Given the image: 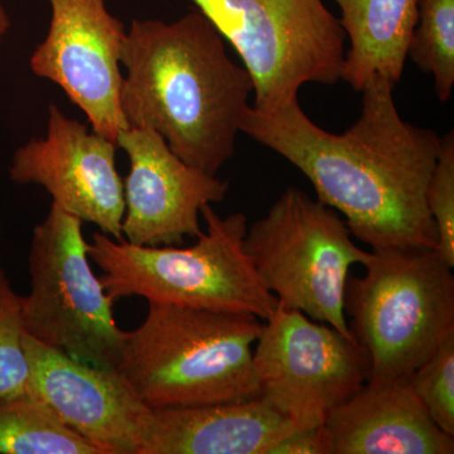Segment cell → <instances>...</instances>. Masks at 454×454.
I'll use <instances>...</instances> for the list:
<instances>
[{"label": "cell", "instance_id": "obj_2", "mask_svg": "<svg viewBox=\"0 0 454 454\" xmlns=\"http://www.w3.org/2000/svg\"><path fill=\"white\" fill-rule=\"evenodd\" d=\"M201 12L175 22L134 20L121 50L129 127L157 131L188 166L217 176L235 154L254 83Z\"/></svg>", "mask_w": 454, "mask_h": 454}, {"label": "cell", "instance_id": "obj_11", "mask_svg": "<svg viewBox=\"0 0 454 454\" xmlns=\"http://www.w3.org/2000/svg\"><path fill=\"white\" fill-rule=\"evenodd\" d=\"M116 146L51 104L46 137L29 139L14 152L9 177L43 187L59 208L122 240L124 182L116 169Z\"/></svg>", "mask_w": 454, "mask_h": 454}, {"label": "cell", "instance_id": "obj_5", "mask_svg": "<svg viewBox=\"0 0 454 454\" xmlns=\"http://www.w3.org/2000/svg\"><path fill=\"white\" fill-rule=\"evenodd\" d=\"M364 267L348 277L345 313L370 379L411 375L454 333L453 269L437 249L372 250Z\"/></svg>", "mask_w": 454, "mask_h": 454}, {"label": "cell", "instance_id": "obj_3", "mask_svg": "<svg viewBox=\"0 0 454 454\" xmlns=\"http://www.w3.org/2000/svg\"><path fill=\"white\" fill-rule=\"evenodd\" d=\"M258 317L149 301L125 333L119 372L152 409L191 408L262 396L254 369Z\"/></svg>", "mask_w": 454, "mask_h": 454}, {"label": "cell", "instance_id": "obj_20", "mask_svg": "<svg viewBox=\"0 0 454 454\" xmlns=\"http://www.w3.org/2000/svg\"><path fill=\"white\" fill-rule=\"evenodd\" d=\"M411 381L433 422L454 437V333L411 373Z\"/></svg>", "mask_w": 454, "mask_h": 454}, {"label": "cell", "instance_id": "obj_17", "mask_svg": "<svg viewBox=\"0 0 454 454\" xmlns=\"http://www.w3.org/2000/svg\"><path fill=\"white\" fill-rule=\"evenodd\" d=\"M0 454H103L32 391L0 397Z\"/></svg>", "mask_w": 454, "mask_h": 454}, {"label": "cell", "instance_id": "obj_18", "mask_svg": "<svg viewBox=\"0 0 454 454\" xmlns=\"http://www.w3.org/2000/svg\"><path fill=\"white\" fill-rule=\"evenodd\" d=\"M408 57L433 74L439 100L447 101L454 86V0H419Z\"/></svg>", "mask_w": 454, "mask_h": 454}, {"label": "cell", "instance_id": "obj_6", "mask_svg": "<svg viewBox=\"0 0 454 454\" xmlns=\"http://www.w3.org/2000/svg\"><path fill=\"white\" fill-rule=\"evenodd\" d=\"M243 61L253 109L276 113L306 83L342 80L346 35L324 0H191Z\"/></svg>", "mask_w": 454, "mask_h": 454}, {"label": "cell", "instance_id": "obj_23", "mask_svg": "<svg viewBox=\"0 0 454 454\" xmlns=\"http://www.w3.org/2000/svg\"><path fill=\"white\" fill-rule=\"evenodd\" d=\"M11 27L12 20L9 17L7 8L4 7L2 0H0V46H2L3 41H4L5 35H8Z\"/></svg>", "mask_w": 454, "mask_h": 454}, {"label": "cell", "instance_id": "obj_14", "mask_svg": "<svg viewBox=\"0 0 454 454\" xmlns=\"http://www.w3.org/2000/svg\"><path fill=\"white\" fill-rule=\"evenodd\" d=\"M325 426L334 454L454 453V437L433 422L411 375L369 379Z\"/></svg>", "mask_w": 454, "mask_h": 454}, {"label": "cell", "instance_id": "obj_12", "mask_svg": "<svg viewBox=\"0 0 454 454\" xmlns=\"http://www.w3.org/2000/svg\"><path fill=\"white\" fill-rule=\"evenodd\" d=\"M29 391L67 428L103 454H145L154 409L116 369L77 360L26 333Z\"/></svg>", "mask_w": 454, "mask_h": 454}, {"label": "cell", "instance_id": "obj_21", "mask_svg": "<svg viewBox=\"0 0 454 454\" xmlns=\"http://www.w3.org/2000/svg\"><path fill=\"white\" fill-rule=\"evenodd\" d=\"M427 206L437 231V252L454 268V136L442 137L441 152L433 168Z\"/></svg>", "mask_w": 454, "mask_h": 454}, {"label": "cell", "instance_id": "obj_9", "mask_svg": "<svg viewBox=\"0 0 454 454\" xmlns=\"http://www.w3.org/2000/svg\"><path fill=\"white\" fill-rule=\"evenodd\" d=\"M255 343L260 397L298 430L325 426L372 375L369 354L356 340L280 304Z\"/></svg>", "mask_w": 454, "mask_h": 454}, {"label": "cell", "instance_id": "obj_7", "mask_svg": "<svg viewBox=\"0 0 454 454\" xmlns=\"http://www.w3.org/2000/svg\"><path fill=\"white\" fill-rule=\"evenodd\" d=\"M244 249L280 306L355 339L345 313L346 284L352 265L365 264L370 252L354 243L339 212L288 187L247 227Z\"/></svg>", "mask_w": 454, "mask_h": 454}, {"label": "cell", "instance_id": "obj_16", "mask_svg": "<svg viewBox=\"0 0 454 454\" xmlns=\"http://www.w3.org/2000/svg\"><path fill=\"white\" fill-rule=\"evenodd\" d=\"M349 41L342 80L361 91L375 74L400 82L419 14V0H333Z\"/></svg>", "mask_w": 454, "mask_h": 454}, {"label": "cell", "instance_id": "obj_22", "mask_svg": "<svg viewBox=\"0 0 454 454\" xmlns=\"http://www.w3.org/2000/svg\"><path fill=\"white\" fill-rule=\"evenodd\" d=\"M270 454H334L333 438L325 426L295 430L274 446Z\"/></svg>", "mask_w": 454, "mask_h": 454}, {"label": "cell", "instance_id": "obj_19", "mask_svg": "<svg viewBox=\"0 0 454 454\" xmlns=\"http://www.w3.org/2000/svg\"><path fill=\"white\" fill-rule=\"evenodd\" d=\"M25 336L20 295L12 288L7 273L0 267V397L29 391L31 365Z\"/></svg>", "mask_w": 454, "mask_h": 454}, {"label": "cell", "instance_id": "obj_13", "mask_svg": "<svg viewBox=\"0 0 454 454\" xmlns=\"http://www.w3.org/2000/svg\"><path fill=\"white\" fill-rule=\"evenodd\" d=\"M128 154L122 239L140 247H178L201 234L205 205L223 201L229 182L188 166L151 128L128 127L116 137Z\"/></svg>", "mask_w": 454, "mask_h": 454}, {"label": "cell", "instance_id": "obj_1", "mask_svg": "<svg viewBox=\"0 0 454 454\" xmlns=\"http://www.w3.org/2000/svg\"><path fill=\"white\" fill-rule=\"evenodd\" d=\"M394 88L387 77H370L360 118L340 134L310 121L298 100L271 114L250 107L241 131L297 167L317 200L372 252L437 249L427 188L442 138L403 121Z\"/></svg>", "mask_w": 454, "mask_h": 454}, {"label": "cell", "instance_id": "obj_15", "mask_svg": "<svg viewBox=\"0 0 454 454\" xmlns=\"http://www.w3.org/2000/svg\"><path fill=\"white\" fill-rule=\"evenodd\" d=\"M298 430L262 397L191 408L154 409L145 454H270Z\"/></svg>", "mask_w": 454, "mask_h": 454}, {"label": "cell", "instance_id": "obj_10", "mask_svg": "<svg viewBox=\"0 0 454 454\" xmlns=\"http://www.w3.org/2000/svg\"><path fill=\"white\" fill-rule=\"evenodd\" d=\"M46 38L33 51L35 76L64 90L88 116L92 130L116 142L129 127L121 110L124 25L106 0H49Z\"/></svg>", "mask_w": 454, "mask_h": 454}, {"label": "cell", "instance_id": "obj_8", "mask_svg": "<svg viewBox=\"0 0 454 454\" xmlns=\"http://www.w3.org/2000/svg\"><path fill=\"white\" fill-rule=\"evenodd\" d=\"M28 268L31 289L20 297L26 333L90 365L118 370L125 331L90 267L82 221L52 203L33 231Z\"/></svg>", "mask_w": 454, "mask_h": 454}, {"label": "cell", "instance_id": "obj_4", "mask_svg": "<svg viewBox=\"0 0 454 454\" xmlns=\"http://www.w3.org/2000/svg\"><path fill=\"white\" fill-rule=\"evenodd\" d=\"M206 231L192 247H140L94 232L89 258L104 271L101 283L114 301L140 297L216 312L247 313L267 321L278 300L260 279L244 249L247 217L201 210Z\"/></svg>", "mask_w": 454, "mask_h": 454}]
</instances>
